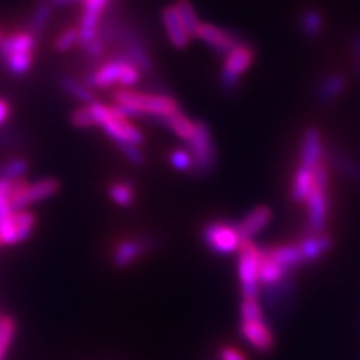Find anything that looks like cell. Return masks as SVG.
<instances>
[{"mask_svg":"<svg viewBox=\"0 0 360 360\" xmlns=\"http://www.w3.org/2000/svg\"><path fill=\"white\" fill-rule=\"evenodd\" d=\"M112 99H115V105L125 112L128 117L143 116L164 123L167 117L180 111L177 101L167 94L119 89L112 94Z\"/></svg>","mask_w":360,"mask_h":360,"instance_id":"6da1fadb","label":"cell"},{"mask_svg":"<svg viewBox=\"0 0 360 360\" xmlns=\"http://www.w3.org/2000/svg\"><path fill=\"white\" fill-rule=\"evenodd\" d=\"M141 74L143 72L137 66L129 62L125 56L117 53L98 65L92 74L87 75L86 84L92 90H107L115 86H119L120 89H131L140 83Z\"/></svg>","mask_w":360,"mask_h":360,"instance_id":"7a4b0ae2","label":"cell"},{"mask_svg":"<svg viewBox=\"0 0 360 360\" xmlns=\"http://www.w3.org/2000/svg\"><path fill=\"white\" fill-rule=\"evenodd\" d=\"M90 108L94 111L96 127L103 128L107 137L111 141H115V144L141 146L144 143V135L141 131L134 123H131L129 117L116 105L110 107L95 101V103L90 104Z\"/></svg>","mask_w":360,"mask_h":360,"instance_id":"3957f363","label":"cell"},{"mask_svg":"<svg viewBox=\"0 0 360 360\" xmlns=\"http://www.w3.org/2000/svg\"><path fill=\"white\" fill-rule=\"evenodd\" d=\"M37 37L27 32H18L14 35L6 37L0 42V56L8 68V71L22 77L29 72L35 58Z\"/></svg>","mask_w":360,"mask_h":360,"instance_id":"277c9868","label":"cell"},{"mask_svg":"<svg viewBox=\"0 0 360 360\" xmlns=\"http://www.w3.org/2000/svg\"><path fill=\"white\" fill-rule=\"evenodd\" d=\"M254 60L255 51L252 45H250L246 41L224 56L219 83L221 87L225 90V94H234L239 89L242 77L250 71Z\"/></svg>","mask_w":360,"mask_h":360,"instance_id":"5b68a950","label":"cell"},{"mask_svg":"<svg viewBox=\"0 0 360 360\" xmlns=\"http://www.w3.org/2000/svg\"><path fill=\"white\" fill-rule=\"evenodd\" d=\"M115 42L120 47V54L125 56L141 72L153 74L155 63L150 51L148 50V45L144 44L143 37L137 30L120 21Z\"/></svg>","mask_w":360,"mask_h":360,"instance_id":"8992f818","label":"cell"},{"mask_svg":"<svg viewBox=\"0 0 360 360\" xmlns=\"http://www.w3.org/2000/svg\"><path fill=\"white\" fill-rule=\"evenodd\" d=\"M188 144L194 161V173L200 176L210 174L217 165V149L212 132L205 122H195L194 135Z\"/></svg>","mask_w":360,"mask_h":360,"instance_id":"52a82bcc","label":"cell"},{"mask_svg":"<svg viewBox=\"0 0 360 360\" xmlns=\"http://www.w3.org/2000/svg\"><path fill=\"white\" fill-rule=\"evenodd\" d=\"M202 240L210 251L221 255L238 252L243 242L238 224L227 221H212L202 229Z\"/></svg>","mask_w":360,"mask_h":360,"instance_id":"ba28073f","label":"cell"},{"mask_svg":"<svg viewBox=\"0 0 360 360\" xmlns=\"http://www.w3.org/2000/svg\"><path fill=\"white\" fill-rule=\"evenodd\" d=\"M262 248H258L251 239L240 243L239 254V281L243 297H258L260 283H258V263H260Z\"/></svg>","mask_w":360,"mask_h":360,"instance_id":"9c48e42d","label":"cell"},{"mask_svg":"<svg viewBox=\"0 0 360 360\" xmlns=\"http://www.w3.org/2000/svg\"><path fill=\"white\" fill-rule=\"evenodd\" d=\"M83 13L78 22V35H80V45L84 49L86 45L94 42L98 37V32L105 17L111 0H82Z\"/></svg>","mask_w":360,"mask_h":360,"instance_id":"30bf717a","label":"cell"},{"mask_svg":"<svg viewBox=\"0 0 360 360\" xmlns=\"http://www.w3.org/2000/svg\"><path fill=\"white\" fill-rule=\"evenodd\" d=\"M195 38H198L202 44H206L207 47L222 56L230 53L231 50L238 47V45L245 42V39L240 38V35H238L236 32L222 29L219 26L212 25V22L202 21H200V25L195 30Z\"/></svg>","mask_w":360,"mask_h":360,"instance_id":"8fae6325","label":"cell"},{"mask_svg":"<svg viewBox=\"0 0 360 360\" xmlns=\"http://www.w3.org/2000/svg\"><path fill=\"white\" fill-rule=\"evenodd\" d=\"M60 184L58 179L54 177H44L39 179L35 184H27L25 188L21 189L14 200L11 201V207L14 212L17 210H27L30 206L37 205L39 201L49 200L53 195L59 193Z\"/></svg>","mask_w":360,"mask_h":360,"instance_id":"7c38bea8","label":"cell"},{"mask_svg":"<svg viewBox=\"0 0 360 360\" xmlns=\"http://www.w3.org/2000/svg\"><path fill=\"white\" fill-rule=\"evenodd\" d=\"M156 248V238L153 236H139V238L120 240L111 254V262L117 269L129 267L141 255L150 252Z\"/></svg>","mask_w":360,"mask_h":360,"instance_id":"4fadbf2b","label":"cell"},{"mask_svg":"<svg viewBox=\"0 0 360 360\" xmlns=\"http://www.w3.org/2000/svg\"><path fill=\"white\" fill-rule=\"evenodd\" d=\"M307 218L308 233L320 234L324 233L329 217V194L328 188L314 184V188L307 200Z\"/></svg>","mask_w":360,"mask_h":360,"instance_id":"5bb4252c","label":"cell"},{"mask_svg":"<svg viewBox=\"0 0 360 360\" xmlns=\"http://www.w3.org/2000/svg\"><path fill=\"white\" fill-rule=\"evenodd\" d=\"M326 155L323 137L320 129L315 127H309L305 129L302 135V144H300V165L314 170L315 167L323 164V158Z\"/></svg>","mask_w":360,"mask_h":360,"instance_id":"9a60e30c","label":"cell"},{"mask_svg":"<svg viewBox=\"0 0 360 360\" xmlns=\"http://www.w3.org/2000/svg\"><path fill=\"white\" fill-rule=\"evenodd\" d=\"M240 335L243 340L250 344L254 350L266 353L270 352L275 345V338L264 320L242 321Z\"/></svg>","mask_w":360,"mask_h":360,"instance_id":"2e32d148","label":"cell"},{"mask_svg":"<svg viewBox=\"0 0 360 360\" xmlns=\"http://www.w3.org/2000/svg\"><path fill=\"white\" fill-rule=\"evenodd\" d=\"M347 77L340 72H330L324 75L321 80L315 84L314 96L320 105H332L340 99L347 90Z\"/></svg>","mask_w":360,"mask_h":360,"instance_id":"e0dca14e","label":"cell"},{"mask_svg":"<svg viewBox=\"0 0 360 360\" xmlns=\"http://www.w3.org/2000/svg\"><path fill=\"white\" fill-rule=\"evenodd\" d=\"M295 291H296L295 281H292L291 276H287L275 285L264 287L263 299L267 308L274 314H278V312L287 311L288 303L292 300V297H295Z\"/></svg>","mask_w":360,"mask_h":360,"instance_id":"ac0fdd59","label":"cell"},{"mask_svg":"<svg viewBox=\"0 0 360 360\" xmlns=\"http://www.w3.org/2000/svg\"><path fill=\"white\" fill-rule=\"evenodd\" d=\"M162 26L168 39L176 49H186L191 41V33L188 32L184 20L180 18L174 5H168L162 11Z\"/></svg>","mask_w":360,"mask_h":360,"instance_id":"d6986e66","label":"cell"},{"mask_svg":"<svg viewBox=\"0 0 360 360\" xmlns=\"http://www.w3.org/2000/svg\"><path fill=\"white\" fill-rule=\"evenodd\" d=\"M297 246L302 254L303 263L308 264V263L320 260L324 254H328L333 246V239L326 233H320V234L308 233L305 238H302L297 242Z\"/></svg>","mask_w":360,"mask_h":360,"instance_id":"ffe728a7","label":"cell"},{"mask_svg":"<svg viewBox=\"0 0 360 360\" xmlns=\"http://www.w3.org/2000/svg\"><path fill=\"white\" fill-rule=\"evenodd\" d=\"M263 250L274 258L287 275H291L296 269H299L302 264H305L303 263V258L299 251L297 243L267 246V248H263Z\"/></svg>","mask_w":360,"mask_h":360,"instance_id":"44dd1931","label":"cell"},{"mask_svg":"<svg viewBox=\"0 0 360 360\" xmlns=\"http://www.w3.org/2000/svg\"><path fill=\"white\" fill-rule=\"evenodd\" d=\"M297 22L302 37H305L307 39L315 41L323 37L326 29V18L319 8L308 6L302 9Z\"/></svg>","mask_w":360,"mask_h":360,"instance_id":"7402d4cb","label":"cell"},{"mask_svg":"<svg viewBox=\"0 0 360 360\" xmlns=\"http://www.w3.org/2000/svg\"><path fill=\"white\" fill-rule=\"evenodd\" d=\"M272 219V210L267 206H257L238 224L242 239H252L255 234L260 233Z\"/></svg>","mask_w":360,"mask_h":360,"instance_id":"603a6c76","label":"cell"},{"mask_svg":"<svg viewBox=\"0 0 360 360\" xmlns=\"http://www.w3.org/2000/svg\"><path fill=\"white\" fill-rule=\"evenodd\" d=\"M287 275L281 266L270 257L264 250L260 252V263H258V283L263 287H270L281 283Z\"/></svg>","mask_w":360,"mask_h":360,"instance_id":"cb8c5ba5","label":"cell"},{"mask_svg":"<svg viewBox=\"0 0 360 360\" xmlns=\"http://www.w3.org/2000/svg\"><path fill=\"white\" fill-rule=\"evenodd\" d=\"M328 161L338 173L360 184V161L338 150L328 152Z\"/></svg>","mask_w":360,"mask_h":360,"instance_id":"d4e9b609","label":"cell"},{"mask_svg":"<svg viewBox=\"0 0 360 360\" xmlns=\"http://www.w3.org/2000/svg\"><path fill=\"white\" fill-rule=\"evenodd\" d=\"M314 188V170L299 165L292 177L291 200L295 202H307Z\"/></svg>","mask_w":360,"mask_h":360,"instance_id":"484cf974","label":"cell"},{"mask_svg":"<svg viewBox=\"0 0 360 360\" xmlns=\"http://www.w3.org/2000/svg\"><path fill=\"white\" fill-rule=\"evenodd\" d=\"M59 83H60V87L65 90V94L75 98L77 101H80V103H83L86 105L92 104L96 101L95 92L86 84V82H80L74 77L63 75Z\"/></svg>","mask_w":360,"mask_h":360,"instance_id":"4316f807","label":"cell"},{"mask_svg":"<svg viewBox=\"0 0 360 360\" xmlns=\"http://www.w3.org/2000/svg\"><path fill=\"white\" fill-rule=\"evenodd\" d=\"M164 125L170 129L176 137L184 140L185 143H188L191 139H193L194 129H195V122H193L188 116H185L182 111H177L170 117H167L164 120Z\"/></svg>","mask_w":360,"mask_h":360,"instance_id":"83f0119b","label":"cell"},{"mask_svg":"<svg viewBox=\"0 0 360 360\" xmlns=\"http://www.w3.org/2000/svg\"><path fill=\"white\" fill-rule=\"evenodd\" d=\"M37 217L30 210H17L14 212V230H15V245L25 242L30 238L35 230Z\"/></svg>","mask_w":360,"mask_h":360,"instance_id":"f1b7e54d","label":"cell"},{"mask_svg":"<svg viewBox=\"0 0 360 360\" xmlns=\"http://www.w3.org/2000/svg\"><path fill=\"white\" fill-rule=\"evenodd\" d=\"M108 195L110 198L116 202L120 207H128L134 202L135 198V191L134 186L125 180H120V182H112L108 186Z\"/></svg>","mask_w":360,"mask_h":360,"instance_id":"f546056e","label":"cell"},{"mask_svg":"<svg viewBox=\"0 0 360 360\" xmlns=\"http://www.w3.org/2000/svg\"><path fill=\"white\" fill-rule=\"evenodd\" d=\"M51 18V6L47 2H41L30 15L29 20V32L38 37L41 32L45 30Z\"/></svg>","mask_w":360,"mask_h":360,"instance_id":"4dcf8cb0","label":"cell"},{"mask_svg":"<svg viewBox=\"0 0 360 360\" xmlns=\"http://www.w3.org/2000/svg\"><path fill=\"white\" fill-rule=\"evenodd\" d=\"M29 170V164L25 158H11L0 165V179L5 180H18L25 179V174Z\"/></svg>","mask_w":360,"mask_h":360,"instance_id":"1f68e13d","label":"cell"},{"mask_svg":"<svg viewBox=\"0 0 360 360\" xmlns=\"http://www.w3.org/2000/svg\"><path fill=\"white\" fill-rule=\"evenodd\" d=\"M173 5L177 9L180 18L184 20L188 32L191 33V37L193 35L195 37V30L200 25V20H198V14H197L194 5L191 4L189 0H176Z\"/></svg>","mask_w":360,"mask_h":360,"instance_id":"d6a6232c","label":"cell"},{"mask_svg":"<svg viewBox=\"0 0 360 360\" xmlns=\"http://www.w3.org/2000/svg\"><path fill=\"white\" fill-rule=\"evenodd\" d=\"M15 335V320L9 315L0 319V360H4Z\"/></svg>","mask_w":360,"mask_h":360,"instance_id":"836d02e7","label":"cell"},{"mask_svg":"<svg viewBox=\"0 0 360 360\" xmlns=\"http://www.w3.org/2000/svg\"><path fill=\"white\" fill-rule=\"evenodd\" d=\"M14 195V180L0 179V219L14 212L13 207H11V201H13Z\"/></svg>","mask_w":360,"mask_h":360,"instance_id":"e575fe53","label":"cell"},{"mask_svg":"<svg viewBox=\"0 0 360 360\" xmlns=\"http://www.w3.org/2000/svg\"><path fill=\"white\" fill-rule=\"evenodd\" d=\"M240 320L242 321L264 320L263 308L258 297H243L242 305H240Z\"/></svg>","mask_w":360,"mask_h":360,"instance_id":"d590c367","label":"cell"},{"mask_svg":"<svg viewBox=\"0 0 360 360\" xmlns=\"http://www.w3.org/2000/svg\"><path fill=\"white\" fill-rule=\"evenodd\" d=\"M77 44H80V35L78 27H66L60 32V35L54 41V49L59 53H66L74 49Z\"/></svg>","mask_w":360,"mask_h":360,"instance_id":"8d00e7d4","label":"cell"},{"mask_svg":"<svg viewBox=\"0 0 360 360\" xmlns=\"http://www.w3.org/2000/svg\"><path fill=\"white\" fill-rule=\"evenodd\" d=\"M71 123L75 128H80V129L96 127V120H95L92 108H90V104L74 110L71 115Z\"/></svg>","mask_w":360,"mask_h":360,"instance_id":"74e56055","label":"cell"},{"mask_svg":"<svg viewBox=\"0 0 360 360\" xmlns=\"http://www.w3.org/2000/svg\"><path fill=\"white\" fill-rule=\"evenodd\" d=\"M170 164L177 172H194V161L189 152L184 149H176L170 153Z\"/></svg>","mask_w":360,"mask_h":360,"instance_id":"f35d334b","label":"cell"},{"mask_svg":"<svg viewBox=\"0 0 360 360\" xmlns=\"http://www.w3.org/2000/svg\"><path fill=\"white\" fill-rule=\"evenodd\" d=\"M117 148L122 150L123 155H125V158L131 164H134V165L144 164V155H143V152L140 149V146L122 144V146H117Z\"/></svg>","mask_w":360,"mask_h":360,"instance_id":"ab89813d","label":"cell"},{"mask_svg":"<svg viewBox=\"0 0 360 360\" xmlns=\"http://www.w3.org/2000/svg\"><path fill=\"white\" fill-rule=\"evenodd\" d=\"M219 360H246L245 354L236 347L225 345L219 350Z\"/></svg>","mask_w":360,"mask_h":360,"instance_id":"60d3db41","label":"cell"},{"mask_svg":"<svg viewBox=\"0 0 360 360\" xmlns=\"http://www.w3.org/2000/svg\"><path fill=\"white\" fill-rule=\"evenodd\" d=\"M9 116H11V107L5 99L0 98V127L5 125V122L9 119Z\"/></svg>","mask_w":360,"mask_h":360,"instance_id":"b9f144b4","label":"cell"},{"mask_svg":"<svg viewBox=\"0 0 360 360\" xmlns=\"http://www.w3.org/2000/svg\"><path fill=\"white\" fill-rule=\"evenodd\" d=\"M352 50L356 58V63H357V70L360 72V35L354 37L352 41Z\"/></svg>","mask_w":360,"mask_h":360,"instance_id":"7bdbcfd3","label":"cell"},{"mask_svg":"<svg viewBox=\"0 0 360 360\" xmlns=\"http://www.w3.org/2000/svg\"><path fill=\"white\" fill-rule=\"evenodd\" d=\"M50 4H53V5H60V6H63V5H70V4H72V2H78V0H49Z\"/></svg>","mask_w":360,"mask_h":360,"instance_id":"ee69618b","label":"cell"},{"mask_svg":"<svg viewBox=\"0 0 360 360\" xmlns=\"http://www.w3.org/2000/svg\"><path fill=\"white\" fill-rule=\"evenodd\" d=\"M2 39H4V37H2V32H0V42H2Z\"/></svg>","mask_w":360,"mask_h":360,"instance_id":"f6af8a7d","label":"cell"},{"mask_svg":"<svg viewBox=\"0 0 360 360\" xmlns=\"http://www.w3.org/2000/svg\"><path fill=\"white\" fill-rule=\"evenodd\" d=\"M0 319H2V314H0Z\"/></svg>","mask_w":360,"mask_h":360,"instance_id":"bcb514c9","label":"cell"},{"mask_svg":"<svg viewBox=\"0 0 360 360\" xmlns=\"http://www.w3.org/2000/svg\"><path fill=\"white\" fill-rule=\"evenodd\" d=\"M0 246H2V243H0Z\"/></svg>","mask_w":360,"mask_h":360,"instance_id":"7dc6e473","label":"cell"},{"mask_svg":"<svg viewBox=\"0 0 360 360\" xmlns=\"http://www.w3.org/2000/svg\"><path fill=\"white\" fill-rule=\"evenodd\" d=\"M218 360H219V359H218Z\"/></svg>","mask_w":360,"mask_h":360,"instance_id":"c3c4849f","label":"cell"}]
</instances>
